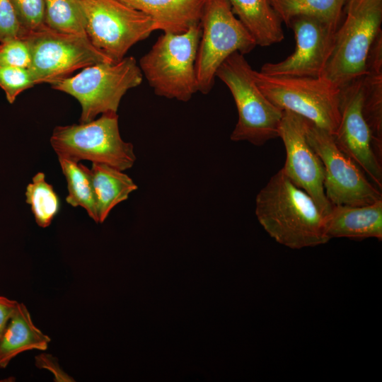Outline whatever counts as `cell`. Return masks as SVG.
Returning a JSON list of instances; mask_svg holds the SVG:
<instances>
[{"instance_id": "cell-21", "label": "cell", "mask_w": 382, "mask_h": 382, "mask_svg": "<svg viewBox=\"0 0 382 382\" xmlns=\"http://www.w3.org/2000/svg\"><path fill=\"white\" fill-rule=\"evenodd\" d=\"M269 1L282 23L288 27L293 18L308 16L337 29L343 8L349 0Z\"/></svg>"}, {"instance_id": "cell-24", "label": "cell", "mask_w": 382, "mask_h": 382, "mask_svg": "<svg viewBox=\"0 0 382 382\" xmlns=\"http://www.w3.org/2000/svg\"><path fill=\"white\" fill-rule=\"evenodd\" d=\"M44 24L62 33L86 35V18L77 0H45Z\"/></svg>"}, {"instance_id": "cell-2", "label": "cell", "mask_w": 382, "mask_h": 382, "mask_svg": "<svg viewBox=\"0 0 382 382\" xmlns=\"http://www.w3.org/2000/svg\"><path fill=\"white\" fill-rule=\"evenodd\" d=\"M200 23L186 32L161 34L139 62L143 76L156 95L182 102L198 91L195 60Z\"/></svg>"}, {"instance_id": "cell-15", "label": "cell", "mask_w": 382, "mask_h": 382, "mask_svg": "<svg viewBox=\"0 0 382 382\" xmlns=\"http://www.w3.org/2000/svg\"><path fill=\"white\" fill-rule=\"evenodd\" d=\"M324 230L332 238L382 240V199L361 206L332 205L324 216Z\"/></svg>"}, {"instance_id": "cell-1", "label": "cell", "mask_w": 382, "mask_h": 382, "mask_svg": "<svg viewBox=\"0 0 382 382\" xmlns=\"http://www.w3.org/2000/svg\"><path fill=\"white\" fill-rule=\"evenodd\" d=\"M255 214L265 231L287 248L315 247L330 241L316 202L282 169L257 193Z\"/></svg>"}, {"instance_id": "cell-13", "label": "cell", "mask_w": 382, "mask_h": 382, "mask_svg": "<svg viewBox=\"0 0 382 382\" xmlns=\"http://www.w3.org/2000/svg\"><path fill=\"white\" fill-rule=\"evenodd\" d=\"M296 48L286 59L264 64L260 73L276 77H320L330 56L337 28L316 18L298 16L289 25Z\"/></svg>"}, {"instance_id": "cell-28", "label": "cell", "mask_w": 382, "mask_h": 382, "mask_svg": "<svg viewBox=\"0 0 382 382\" xmlns=\"http://www.w3.org/2000/svg\"><path fill=\"white\" fill-rule=\"evenodd\" d=\"M21 28L9 0H0V42L18 37Z\"/></svg>"}, {"instance_id": "cell-30", "label": "cell", "mask_w": 382, "mask_h": 382, "mask_svg": "<svg viewBox=\"0 0 382 382\" xmlns=\"http://www.w3.org/2000/svg\"><path fill=\"white\" fill-rule=\"evenodd\" d=\"M18 304L15 300L0 296V338Z\"/></svg>"}, {"instance_id": "cell-3", "label": "cell", "mask_w": 382, "mask_h": 382, "mask_svg": "<svg viewBox=\"0 0 382 382\" xmlns=\"http://www.w3.org/2000/svg\"><path fill=\"white\" fill-rule=\"evenodd\" d=\"M253 71L243 54L234 52L220 65L216 77L229 89L238 111V122L231 139L262 146L279 137L283 110L260 90Z\"/></svg>"}, {"instance_id": "cell-6", "label": "cell", "mask_w": 382, "mask_h": 382, "mask_svg": "<svg viewBox=\"0 0 382 382\" xmlns=\"http://www.w3.org/2000/svg\"><path fill=\"white\" fill-rule=\"evenodd\" d=\"M50 141L58 157L74 162L88 160L124 171L136 161L133 144L120 136L117 112L101 114L88 122L55 127Z\"/></svg>"}, {"instance_id": "cell-7", "label": "cell", "mask_w": 382, "mask_h": 382, "mask_svg": "<svg viewBox=\"0 0 382 382\" xmlns=\"http://www.w3.org/2000/svg\"><path fill=\"white\" fill-rule=\"evenodd\" d=\"M255 83L275 106L335 134L340 120V88L320 77H276L253 71Z\"/></svg>"}, {"instance_id": "cell-18", "label": "cell", "mask_w": 382, "mask_h": 382, "mask_svg": "<svg viewBox=\"0 0 382 382\" xmlns=\"http://www.w3.org/2000/svg\"><path fill=\"white\" fill-rule=\"evenodd\" d=\"M50 340L48 335L35 325L26 306L18 302L0 338V368L5 369L22 352L46 350Z\"/></svg>"}, {"instance_id": "cell-27", "label": "cell", "mask_w": 382, "mask_h": 382, "mask_svg": "<svg viewBox=\"0 0 382 382\" xmlns=\"http://www.w3.org/2000/svg\"><path fill=\"white\" fill-rule=\"evenodd\" d=\"M30 54L25 41L14 37L0 42V65L28 68Z\"/></svg>"}, {"instance_id": "cell-26", "label": "cell", "mask_w": 382, "mask_h": 382, "mask_svg": "<svg viewBox=\"0 0 382 382\" xmlns=\"http://www.w3.org/2000/svg\"><path fill=\"white\" fill-rule=\"evenodd\" d=\"M9 1L21 25V33L37 29L44 23L45 0Z\"/></svg>"}, {"instance_id": "cell-8", "label": "cell", "mask_w": 382, "mask_h": 382, "mask_svg": "<svg viewBox=\"0 0 382 382\" xmlns=\"http://www.w3.org/2000/svg\"><path fill=\"white\" fill-rule=\"evenodd\" d=\"M201 37L195 60L198 91L207 94L220 65L231 54H245L255 41L233 13L228 0H206L200 20Z\"/></svg>"}, {"instance_id": "cell-31", "label": "cell", "mask_w": 382, "mask_h": 382, "mask_svg": "<svg viewBox=\"0 0 382 382\" xmlns=\"http://www.w3.org/2000/svg\"><path fill=\"white\" fill-rule=\"evenodd\" d=\"M357 1L358 0H349L347 6L354 4L355 3H357Z\"/></svg>"}, {"instance_id": "cell-5", "label": "cell", "mask_w": 382, "mask_h": 382, "mask_svg": "<svg viewBox=\"0 0 382 382\" xmlns=\"http://www.w3.org/2000/svg\"><path fill=\"white\" fill-rule=\"evenodd\" d=\"M381 22L382 0H358L347 6L322 76L340 88L362 77L371 48L381 33Z\"/></svg>"}, {"instance_id": "cell-19", "label": "cell", "mask_w": 382, "mask_h": 382, "mask_svg": "<svg viewBox=\"0 0 382 382\" xmlns=\"http://www.w3.org/2000/svg\"><path fill=\"white\" fill-rule=\"evenodd\" d=\"M231 9L257 45L267 47L284 37L282 21L269 0H228Z\"/></svg>"}, {"instance_id": "cell-14", "label": "cell", "mask_w": 382, "mask_h": 382, "mask_svg": "<svg viewBox=\"0 0 382 382\" xmlns=\"http://www.w3.org/2000/svg\"><path fill=\"white\" fill-rule=\"evenodd\" d=\"M363 76L340 88V120L333 135L337 146L382 189V162L376 156L362 111Z\"/></svg>"}, {"instance_id": "cell-29", "label": "cell", "mask_w": 382, "mask_h": 382, "mask_svg": "<svg viewBox=\"0 0 382 382\" xmlns=\"http://www.w3.org/2000/svg\"><path fill=\"white\" fill-rule=\"evenodd\" d=\"M35 365L39 369L49 370L54 376L55 381L70 382L74 378L60 366L57 358L52 354L41 353L35 357Z\"/></svg>"}, {"instance_id": "cell-23", "label": "cell", "mask_w": 382, "mask_h": 382, "mask_svg": "<svg viewBox=\"0 0 382 382\" xmlns=\"http://www.w3.org/2000/svg\"><path fill=\"white\" fill-rule=\"evenodd\" d=\"M25 196L36 224L42 228L48 227L59 212L60 201L52 185L46 181L44 173L38 172L33 177Z\"/></svg>"}, {"instance_id": "cell-11", "label": "cell", "mask_w": 382, "mask_h": 382, "mask_svg": "<svg viewBox=\"0 0 382 382\" xmlns=\"http://www.w3.org/2000/svg\"><path fill=\"white\" fill-rule=\"evenodd\" d=\"M306 138L323 163L325 192L332 205L361 206L382 199L381 190L337 146L333 134L307 120Z\"/></svg>"}, {"instance_id": "cell-25", "label": "cell", "mask_w": 382, "mask_h": 382, "mask_svg": "<svg viewBox=\"0 0 382 382\" xmlns=\"http://www.w3.org/2000/svg\"><path fill=\"white\" fill-rule=\"evenodd\" d=\"M36 85L28 68L0 65V88L12 104L18 96Z\"/></svg>"}, {"instance_id": "cell-10", "label": "cell", "mask_w": 382, "mask_h": 382, "mask_svg": "<svg viewBox=\"0 0 382 382\" xmlns=\"http://www.w3.org/2000/svg\"><path fill=\"white\" fill-rule=\"evenodd\" d=\"M86 18V33L95 47L113 62L158 30L146 14L119 0H77Z\"/></svg>"}, {"instance_id": "cell-9", "label": "cell", "mask_w": 382, "mask_h": 382, "mask_svg": "<svg viewBox=\"0 0 382 382\" xmlns=\"http://www.w3.org/2000/svg\"><path fill=\"white\" fill-rule=\"evenodd\" d=\"M18 37L29 48L30 64L28 69L35 84H50L78 69L113 62L93 46L87 35L59 33L44 23L37 29L23 31Z\"/></svg>"}, {"instance_id": "cell-4", "label": "cell", "mask_w": 382, "mask_h": 382, "mask_svg": "<svg viewBox=\"0 0 382 382\" xmlns=\"http://www.w3.org/2000/svg\"><path fill=\"white\" fill-rule=\"evenodd\" d=\"M143 74L135 58L101 63L82 69L74 76L50 83L53 89L75 98L81 105L80 123L88 122L105 112H117L128 90L139 86Z\"/></svg>"}, {"instance_id": "cell-17", "label": "cell", "mask_w": 382, "mask_h": 382, "mask_svg": "<svg viewBox=\"0 0 382 382\" xmlns=\"http://www.w3.org/2000/svg\"><path fill=\"white\" fill-rule=\"evenodd\" d=\"M362 111L371 132L374 152L382 162V33L371 48L363 76Z\"/></svg>"}, {"instance_id": "cell-20", "label": "cell", "mask_w": 382, "mask_h": 382, "mask_svg": "<svg viewBox=\"0 0 382 382\" xmlns=\"http://www.w3.org/2000/svg\"><path fill=\"white\" fill-rule=\"evenodd\" d=\"M96 201L98 223H103L111 210L127 200L138 187L122 170L105 163H92L90 168Z\"/></svg>"}, {"instance_id": "cell-12", "label": "cell", "mask_w": 382, "mask_h": 382, "mask_svg": "<svg viewBox=\"0 0 382 382\" xmlns=\"http://www.w3.org/2000/svg\"><path fill=\"white\" fill-rule=\"evenodd\" d=\"M307 119L284 110L279 135L286 149L284 174L316 202L325 216L332 205L324 189L325 171L321 160L306 138Z\"/></svg>"}, {"instance_id": "cell-16", "label": "cell", "mask_w": 382, "mask_h": 382, "mask_svg": "<svg viewBox=\"0 0 382 382\" xmlns=\"http://www.w3.org/2000/svg\"><path fill=\"white\" fill-rule=\"evenodd\" d=\"M149 16L158 30L174 34L200 23L206 0H119Z\"/></svg>"}, {"instance_id": "cell-22", "label": "cell", "mask_w": 382, "mask_h": 382, "mask_svg": "<svg viewBox=\"0 0 382 382\" xmlns=\"http://www.w3.org/2000/svg\"><path fill=\"white\" fill-rule=\"evenodd\" d=\"M58 160L67 183L66 202L74 207L83 208L88 215L98 223L90 168L79 162L64 158L58 157Z\"/></svg>"}]
</instances>
